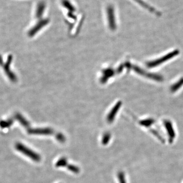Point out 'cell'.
<instances>
[{"label":"cell","instance_id":"cell-1","mask_svg":"<svg viewBox=\"0 0 183 183\" xmlns=\"http://www.w3.org/2000/svg\"><path fill=\"white\" fill-rule=\"evenodd\" d=\"M15 148L18 151L21 152L28 157L30 158L33 161L36 162L40 161L41 157L39 154L36 153L35 152H34L33 151L31 150L22 144L17 142L15 144Z\"/></svg>","mask_w":183,"mask_h":183},{"label":"cell","instance_id":"cell-2","mask_svg":"<svg viewBox=\"0 0 183 183\" xmlns=\"http://www.w3.org/2000/svg\"><path fill=\"white\" fill-rule=\"evenodd\" d=\"M179 52L178 50H174L173 52H169L167 55H166L161 58L154 60L151 62H149L146 63V66L149 68H153L158 66L162 63H164L166 61L172 59L173 57L177 56L179 54Z\"/></svg>","mask_w":183,"mask_h":183},{"label":"cell","instance_id":"cell-3","mask_svg":"<svg viewBox=\"0 0 183 183\" xmlns=\"http://www.w3.org/2000/svg\"><path fill=\"white\" fill-rule=\"evenodd\" d=\"M107 15L108 22L110 29L115 30L116 29V22L115 18V9L112 5H108L107 7Z\"/></svg>","mask_w":183,"mask_h":183},{"label":"cell","instance_id":"cell-4","mask_svg":"<svg viewBox=\"0 0 183 183\" xmlns=\"http://www.w3.org/2000/svg\"><path fill=\"white\" fill-rule=\"evenodd\" d=\"M165 128L166 130L168 137H169V141L170 143H172V141L176 137V132L174 131L172 123L170 121L165 120L164 121Z\"/></svg>","mask_w":183,"mask_h":183},{"label":"cell","instance_id":"cell-5","mask_svg":"<svg viewBox=\"0 0 183 183\" xmlns=\"http://www.w3.org/2000/svg\"><path fill=\"white\" fill-rule=\"evenodd\" d=\"M50 22V20L48 19H42L40 20L39 22L36 24L35 26L33 28L30 30L29 32V35L30 36H33L35 34H36L37 32L39 31V30L41 29L43 27L46 26L48 24V22Z\"/></svg>","mask_w":183,"mask_h":183},{"label":"cell","instance_id":"cell-6","mask_svg":"<svg viewBox=\"0 0 183 183\" xmlns=\"http://www.w3.org/2000/svg\"><path fill=\"white\" fill-rule=\"evenodd\" d=\"M28 133L30 134L38 135H51L54 133V131L50 128H37V129H29Z\"/></svg>","mask_w":183,"mask_h":183},{"label":"cell","instance_id":"cell-7","mask_svg":"<svg viewBox=\"0 0 183 183\" xmlns=\"http://www.w3.org/2000/svg\"><path fill=\"white\" fill-rule=\"evenodd\" d=\"M134 1H135V2H137V3H139L141 6H142L145 9L148 10V11H150L151 12L155 14L157 16L161 15V13L159 11H157L153 7L149 5V4L146 3L144 1H143L142 0H134Z\"/></svg>","mask_w":183,"mask_h":183},{"label":"cell","instance_id":"cell-8","mask_svg":"<svg viewBox=\"0 0 183 183\" xmlns=\"http://www.w3.org/2000/svg\"><path fill=\"white\" fill-rule=\"evenodd\" d=\"M12 59V56H10L8 58L7 61L5 65V70L6 74L9 77L10 80H11L12 81H15L17 80V78L15 77V75L13 73H12L11 70H10V65L11 63Z\"/></svg>","mask_w":183,"mask_h":183},{"label":"cell","instance_id":"cell-9","mask_svg":"<svg viewBox=\"0 0 183 183\" xmlns=\"http://www.w3.org/2000/svg\"><path fill=\"white\" fill-rule=\"evenodd\" d=\"M46 8V4L44 2L41 1L38 3L36 10L35 16L37 19H41L44 13Z\"/></svg>","mask_w":183,"mask_h":183},{"label":"cell","instance_id":"cell-10","mask_svg":"<svg viewBox=\"0 0 183 183\" xmlns=\"http://www.w3.org/2000/svg\"><path fill=\"white\" fill-rule=\"evenodd\" d=\"M121 104H122L121 102H118L116 104L115 107H113V109L111 110V113H109V115H108V117H107V121L110 123H112L113 120L115 119V116H116V115L117 114V112L118 111V109H120L121 105Z\"/></svg>","mask_w":183,"mask_h":183},{"label":"cell","instance_id":"cell-11","mask_svg":"<svg viewBox=\"0 0 183 183\" xmlns=\"http://www.w3.org/2000/svg\"><path fill=\"white\" fill-rule=\"evenodd\" d=\"M143 76H146L147 78H149L151 80H154L156 81L161 82L163 80V78L162 76L159 75V74H154L152 73H149V72H144V74Z\"/></svg>","mask_w":183,"mask_h":183},{"label":"cell","instance_id":"cell-12","mask_svg":"<svg viewBox=\"0 0 183 183\" xmlns=\"http://www.w3.org/2000/svg\"><path fill=\"white\" fill-rule=\"evenodd\" d=\"M62 4L64 7L68 10L69 12L74 13L75 11V8L69 0H62Z\"/></svg>","mask_w":183,"mask_h":183},{"label":"cell","instance_id":"cell-13","mask_svg":"<svg viewBox=\"0 0 183 183\" xmlns=\"http://www.w3.org/2000/svg\"><path fill=\"white\" fill-rule=\"evenodd\" d=\"M155 120L152 118H146L139 121V124L145 127H149L155 123Z\"/></svg>","mask_w":183,"mask_h":183},{"label":"cell","instance_id":"cell-14","mask_svg":"<svg viewBox=\"0 0 183 183\" xmlns=\"http://www.w3.org/2000/svg\"><path fill=\"white\" fill-rule=\"evenodd\" d=\"M15 118H17V120L19 121L20 124L22 125V126L24 127L28 128L30 126L29 123L26 120V118H24V117H22V115L19 113H17L15 115Z\"/></svg>","mask_w":183,"mask_h":183},{"label":"cell","instance_id":"cell-15","mask_svg":"<svg viewBox=\"0 0 183 183\" xmlns=\"http://www.w3.org/2000/svg\"><path fill=\"white\" fill-rule=\"evenodd\" d=\"M183 85V78H182L171 87L170 91L172 93L176 92V91H178V90L180 89Z\"/></svg>","mask_w":183,"mask_h":183},{"label":"cell","instance_id":"cell-16","mask_svg":"<svg viewBox=\"0 0 183 183\" xmlns=\"http://www.w3.org/2000/svg\"><path fill=\"white\" fill-rule=\"evenodd\" d=\"M13 120L11 118L7 120H2L0 121V127L3 129L9 128L13 124Z\"/></svg>","mask_w":183,"mask_h":183},{"label":"cell","instance_id":"cell-17","mask_svg":"<svg viewBox=\"0 0 183 183\" xmlns=\"http://www.w3.org/2000/svg\"><path fill=\"white\" fill-rule=\"evenodd\" d=\"M67 164V159L65 158H62L59 159L56 163V166L57 167H59L65 166Z\"/></svg>","mask_w":183,"mask_h":183},{"label":"cell","instance_id":"cell-18","mask_svg":"<svg viewBox=\"0 0 183 183\" xmlns=\"http://www.w3.org/2000/svg\"><path fill=\"white\" fill-rule=\"evenodd\" d=\"M111 138V135L109 133H106L104 135L102 141V143L103 145H106L107 144L109 141H110Z\"/></svg>","mask_w":183,"mask_h":183},{"label":"cell","instance_id":"cell-19","mask_svg":"<svg viewBox=\"0 0 183 183\" xmlns=\"http://www.w3.org/2000/svg\"><path fill=\"white\" fill-rule=\"evenodd\" d=\"M105 75L104 76V78H102V81H105L107 80L108 78H109L111 76H113V71L111 69H108L105 71Z\"/></svg>","mask_w":183,"mask_h":183},{"label":"cell","instance_id":"cell-20","mask_svg":"<svg viewBox=\"0 0 183 183\" xmlns=\"http://www.w3.org/2000/svg\"><path fill=\"white\" fill-rule=\"evenodd\" d=\"M67 168H68L69 170H70L72 172L75 173V174H78L80 172V168H78V167L76 166L73 165H69L67 167Z\"/></svg>","mask_w":183,"mask_h":183},{"label":"cell","instance_id":"cell-21","mask_svg":"<svg viewBox=\"0 0 183 183\" xmlns=\"http://www.w3.org/2000/svg\"><path fill=\"white\" fill-rule=\"evenodd\" d=\"M118 181H119L120 183H127L124 172H119L118 174Z\"/></svg>","mask_w":183,"mask_h":183},{"label":"cell","instance_id":"cell-22","mask_svg":"<svg viewBox=\"0 0 183 183\" xmlns=\"http://www.w3.org/2000/svg\"><path fill=\"white\" fill-rule=\"evenodd\" d=\"M56 139L57 141H59V142H62V143H63L66 141V138H65V136L62 133L57 134L56 135Z\"/></svg>","mask_w":183,"mask_h":183},{"label":"cell","instance_id":"cell-23","mask_svg":"<svg viewBox=\"0 0 183 183\" xmlns=\"http://www.w3.org/2000/svg\"><path fill=\"white\" fill-rule=\"evenodd\" d=\"M68 15L69 17L71 19H75L76 18L75 15H74V13H73V12H69Z\"/></svg>","mask_w":183,"mask_h":183},{"label":"cell","instance_id":"cell-24","mask_svg":"<svg viewBox=\"0 0 183 183\" xmlns=\"http://www.w3.org/2000/svg\"><path fill=\"white\" fill-rule=\"evenodd\" d=\"M123 68H124V65H122L120 66V67H119V68L118 69V73H120L122 71V70H123Z\"/></svg>","mask_w":183,"mask_h":183}]
</instances>
